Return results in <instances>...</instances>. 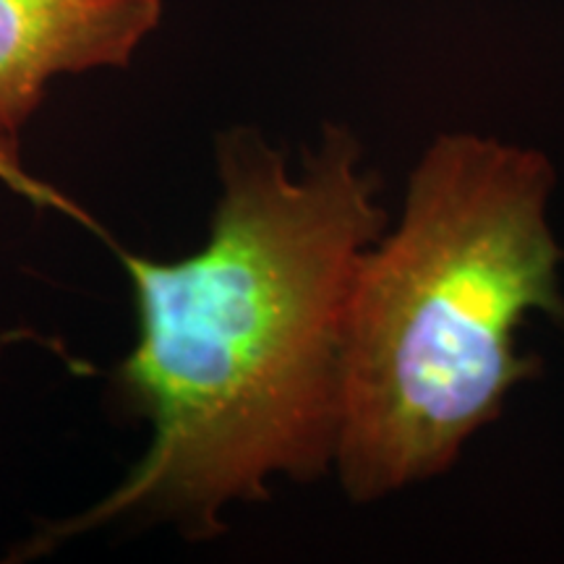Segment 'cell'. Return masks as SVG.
I'll return each mask as SVG.
<instances>
[{
	"label": "cell",
	"instance_id": "3957f363",
	"mask_svg": "<svg viewBox=\"0 0 564 564\" xmlns=\"http://www.w3.org/2000/svg\"><path fill=\"white\" fill-rule=\"evenodd\" d=\"M162 0H0V141L19 137L51 79L126 66Z\"/></svg>",
	"mask_w": 564,
	"mask_h": 564
},
{
	"label": "cell",
	"instance_id": "6da1fadb",
	"mask_svg": "<svg viewBox=\"0 0 564 564\" xmlns=\"http://www.w3.org/2000/svg\"><path fill=\"white\" fill-rule=\"evenodd\" d=\"M217 162L223 196L207 246L165 264L126 257L139 343L121 390L152 421L150 453L58 533L162 514L212 535L225 505L335 463L345 314L387 228L382 181L340 126H327L301 173L253 131L223 137Z\"/></svg>",
	"mask_w": 564,
	"mask_h": 564
},
{
	"label": "cell",
	"instance_id": "7a4b0ae2",
	"mask_svg": "<svg viewBox=\"0 0 564 564\" xmlns=\"http://www.w3.org/2000/svg\"><path fill=\"white\" fill-rule=\"evenodd\" d=\"M546 154L442 133L408 181L403 220L366 251L340 350L335 465L356 502L449 470L465 442L541 373L528 314L564 327Z\"/></svg>",
	"mask_w": 564,
	"mask_h": 564
}]
</instances>
